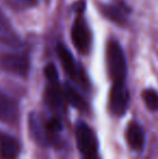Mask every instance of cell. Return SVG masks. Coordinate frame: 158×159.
Returning <instances> with one entry per match:
<instances>
[{
  "label": "cell",
  "mask_w": 158,
  "mask_h": 159,
  "mask_svg": "<svg viewBox=\"0 0 158 159\" xmlns=\"http://www.w3.org/2000/svg\"><path fill=\"white\" fill-rule=\"evenodd\" d=\"M129 91L126 84H113L110 92V108L115 115H124L129 105Z\"/></svg>",
  "instance_id": "6"
},
{
  "label": "cell",
  "mask_w": 158,
  "mask_h": 159,
  "mask_svg": "<svg viewBox=\"0 0 158 159\" xmlns=\"http://www.w3.org/2000/svg\"><path fill=\"white\" fill-rule=\"evenodd\" d=\"M106 67L113 84H124L127 77V60L118 40L112 38L106 44Z\"/></svg>",
  "instance_id": "1"
},
{
  "label": "cell",
  "mask_w": 158,
  "mask_h": 159,
  "mask_svg": "<svg viewBox=\"0 0 158 159\" xmlns=\"http://www.w3.org/2000/svg\"><path fill=\"white\" fill-rule=\"evenodd\" d=\"M126 138L129 146L132 149L141 151L143 148L144 142H145V135H144V131L142 127L138 125L137 122L129 124L128 128H127Z\"/></svg>",
  "instance_id": "12"
},
{
  "label": "cell",
  "mask_w": 158,
  "mask_h": 159,
  "mask_svg": "<svg viewBox=\"0 0 158 159\" xmlns=\"http://www.w3.org/2000/svg\"><path fill=\"white\" fill-rule=\"evenodd\" d=\"M44 100H46L47 104L49 105V107L52 108L53 111H62L65 109L66 98L63 89H61V87H60V84H49V86L46 89V93H44Z\"/></svg>",
  "instance_id": "10"
},
{
  "label": "cell",
  "mask_w": 158,
  "mask_h": 159,
  "mask_svg": "<svg viewBox=\"0 0 158 159\" xmlns=\"http://www.w3.org/2000/svg\"><path fill=\"white\" fill-rule=\"evenodd\" d=\"M63 91L65 94L66 102L70 103L73 107L79 109V111H84L87 108V103L84 98L73 86H70V84H65Z\"/></svg>",
  "instance_id": "13"
},
{
  "label": "cell",
  "mask_w": 158,
  "mask_h": 159,
  "mask_svg": "<svg viewBox=\"0 0 158 159\" xmlns=\"http://www.w3.org/2000/svg\"><path fill=\"white\" fill-rule=\"evenodd\" d=\"M99 11L106 20L124 27L128 25L132 10L124 0H114L110 3H99Z\"/></svg>",
  "instance_id": "4"
},
{
  "label": "cell",
  "mask_w": 158,
  "mask_h": 159,
  "mask_svg": "<svg viewBox=\"0 0 158 159\" xmlns=\"http://www.w3.org/2000/svg\"><path fill=\"white\" fill-rule=\"evenodd\" d=\"M142 98L145 103L146 107L150 111H158V93L154 89H146L142 93Z\"/></svg>",
  "instance_id": "14"
},
{
  "label": "cell",
  "mask_w": 158,
  "mask_h": 159,
  "mask_svg": "<svg viewBox=\"0 0 158 159\" xmlns=\"http://www.w3.org/2000/svg\"><path fill=\"white\" fill-rule=\"evenodd\" d=\"M20 118V108L16 101L0 90V120L6 124H15Z\"/></svg>",
  "instance_id": "9"
},
{
  "label": "cell",
  "mask_w": 158,
  "mask_h": 159,
  "mask_svg": "<svg viewBox=\"0 0 158 159\" xmlns=\"http://www.w3.org/2000/svg\"><path fill=\"white\" fill-rule=\"evenodd\" d=\"M56 53L57 57H59L60 61H61V64L63 66L65 73L70 76V78H73L74 80L79 82H84V77L82 76L81 71L77 66V63L75 61L74 57L70 53V51L68 50V48L65 46L64 43L60 42L56 47Z\"/></svg>",
  "instance_id": "7"
},
{
  "label": "cell",
  "mask_w": 158,
  "mask_h": 159,
  "mask_svg": "<svg viewBox=\"0 0 158 159\" xmlns=\"http://www.w3.org/2000/svg\"><path fill=\"white\" fill-rule=\"evenodd\" d=\"M44 75H46L47 80H48L50 84H59V74H57V69L54 64L49 63L46 65V67H44Z\"/></svg>",
  "instance_id": "16"
},
{
  "label": "cell",
  "mask_w": 158,
  "mask_h": 159,
  "mask_svg": "<svg viewBox=\"0 0 158 159\" xmlns=\"http://www.w3.org/2000/svg\"><path fill=\"white\" fill-rule=\"evenodd\" d=\"M47 131L51 132V133H56V132L61 131L62 129V122L59 118L56 117H51L49 120H47L44 124Z\"/></svg>",
  "instance_id": "17"
},
{
  "label": "cell",
  "mask_w": 158,
  "mask_h": 159,
  "mask_svg": "<svg viewBox=\"0 0 158 159\" xmlns=\"http://www.w3.org/2000/svg\"><path fill=\"white\" fill-rule=\"evenodd\" d=\"M0 43L14 50L21 48L23 44L21 37L12 26L10 20L1 10H0Z\"/></svg>",
  "instance_id": "8"
},
{
  "label": "cell",
  "mask_w": 158,
  "mask_h": 159,
  "mask_svg": "<svg viewBox=\"0 0 158 159\" xmlns=\"http://www.w3.org/2000/svg\"><path fill=\"white\" fill-rule=\"evenodd\" d=\"M76 141L80 153L86 157L95 156L97 142L94 132L84 122H78L76 126Z\"/></svg>",
  "instance_id": "5"
},
{
  "label": "cell",
  "mask_w": 158,
  "mask_h": 159,
  "mask_svg": "<svg viewBox=\"0 0 158 159\" xmlns=\"http://www.w3.org/2000/svg\"><path fill=\"white\" fill-rule=\"evenodd\" d=\"M21 153V146L16 139L10 135L0 136V158L17 159Z\"/></svg>",
  "instance_id": "11"
},
{
  "label": "cell",
  "mask_w": 158,
  "mask_h": 159,
  "mask_svg": "<svg viewBox=\"0 0 158 159\" xmlns=\"http://www.w3.org/2000/svg\"><path fill=\"white\" fill-rule=\"evenodd\" d=\"M84 8L77 9V15L70 28V38L76 50L81 54H88L92 46V34L84 16Z\"/></svg>",
  "instance_id": "2"
},
{
  "label": "cell",
  "mask_w": 158,
  "mask_h": 159,
  "mask_svg": "<svg viewBox=\"0 0 158 159\" xmlns=\"http://www.w3.org/2000/svg\"><path fill=\"white\" fill-rule=\"evenodd\" d=\"M84 159H97V158H95V156H92V157H86Z\"/></svg>",
  "instance_id": "18"
},
{
  "label": "cell",
  "mask_w": 158,
  "mask_h": 159,
  "mask_svg": "<svg viewBox=\"0 0 158 159\" xmlns=\"http://www.w3.org/2000/svg\"><path fill=\"white\" fill-rule=\"evenodd\" d=\"M11 9L15 11H25L38 4V0H4Z\"/></svg>",
  "instance_id": "15"
},
{
  "label": "cell",
  "mask_w": 158,
  "mask_h": 159,
  "mask_svg": "<svg viewBox=\"0 0 158 159\" xmlns=\"http://www.w3.org/2000/svg\"><path fill=\"white\" fill-rule=\"evenodd\" d=\"M0 68L17 77L26 78L29 73L30 59L26 51L14 50L0 55Z\"/></svg>",
  "instance_id": "3"
}]
</instances>
